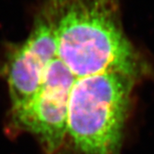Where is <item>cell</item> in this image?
<instances>
[{
	"mask_svg": "<svg viewBox=\"0 0 154 154\" xmlns=\"http://www.w3.org/2000/svg\"><path fill=\"white\" fill-rule=\"evenodd\" d=\"M58 57L76 78L117 72L137 78L142 63L125 36L117 0H53Z\"/></svg>",
	"mask_w": 154,
	"mask_h": 154,
	"instance_id": "1",
	"label": "cell"
},
{
	"mask_svg": "<svg viewBox=\"0 0 154 154\" xmlns=\"http://www.w3.org/2000/svg\"><path fill=\"white\" fill-rule=\"evenodd\" d=\"M134 78L107 72L77 78L69 100L68 131L84 154H116Z\"/></svg>",
	"mask_w": 154,
	"mask_h": 154,
	"instance_id": "2",
	"label": "cell"
},
{
	"mask_svg": "<svg viewBox=\"0 0 154 154\" xmlns=\"http://www.w3.org/2000/svg\"><path fill=\"white\" fill-rule=\"evenodd\" d=\"M75 75L56 57L46 70L41 87L26 106L12 111V123L39 137L48 153L56 151L68 131V111Z\"/></svg>",
	"mask_w": 154,
	"mask_h": 154,
	"instance_id": "3",
	"label": "cell"
},
{
	"mask_svg": "<svg viewBox=\"0 0 154 154\" xmlns=\"http://www.w3.org/2000/svg\"><path fill=\"white\" fill-rule=\"evenodd\" d=\"M55 58L56 56L34 49L25 41L12 48L4 69L12 111L32 100L40 89L48 64Z\"/></svg>",
	"mask_w": 154,
	"mask_h": 154,
	"instance_id": "4",
	"label": "cell"
}]
</instances>
